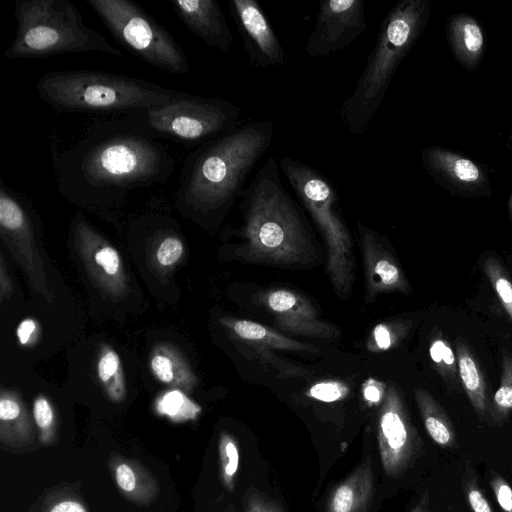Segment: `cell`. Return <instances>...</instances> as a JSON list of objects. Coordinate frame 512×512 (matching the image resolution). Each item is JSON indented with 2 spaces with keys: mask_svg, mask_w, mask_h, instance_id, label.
<instances>
[{
  "mask_svg": "<svg viewBox=\"0 0 512 512\" xmlns=\"http://www.w3.org/2000/svg\"><path fill=\"white\" fill-rule=\"evenodd\" d=\"M48 147L59 193L103 213L133 192L165 184L176 163L141 113L97 119L65 138L52 129Z\"/></svg>",
  "mask_w": 512,
  "mask_h": 512,
  "instance_id": "cell-1",
  "label": "cell"
},
{
  "mask_svg": "<svg viewBox=\"0 0 512 512\" xmlns=\"http://www.w3.org/2000/svg\"><path fill=\"white\" fill-rule=\"evenodd\" d=\"M274 123L257 120L198 145L183 161L176 207L203 221L220 218L240 198L246 180L271 146Z\"/></svg>",
  "mask_w": 512,
  "mask_h": 512,
  "instance_id": "cell-2",
  "label": "cell"
},
{
  "mask_svg": "<svg viewBox=\"0 0 512 512\" xmlns=\"http://www.w3.org/2000/svg\"><path fill=\"white\" fill-rule=\"evenodd\" d=\"M269 157L240 196L244 240L237 254L248 262L302 265L315 259L311 233Z\"/></svg>",
  "mask_w": 512,
  "mask_h": 512,
  "instance_id": "cell-3",
  "label": "cell"
},
{
  "mask_svg": "<svg viewBox=\"0 0 512 512\" xmlns=\"http://www.w3.org/2000/svg\"><path fill=\"white\" fill-rule=\"evenodd\" d=\"M431 12L428 0H400L383 18L354 90L339 108L350 134L360 136L368 129L398 67L425 30Z\"/></svg>",
  "mask_w": 512,
  "mask_h": 512,
  "instance_id": "cell-4",
  "label": "cell"
},
{
  "mask_svg": "<svg viewBox=\"0 0 512 512\" xmlns=\"http://www.w3.org/2000/svg\"><path fill=\"white\" fill-rule=\"evenodd\" d=\"M36 91L57 113L109 117L142 113L186 94L143 79L90 70L49 72L37 81Z\"/></svg>",
  "mask_w": 512,
  "mask_h": 512,
  "instance_id": "cell-5",
  "label": "cell"
},
{
  "mask_svg": "<svg viewBox=\"0 0 512 512\" xmlns=\"http://www.w3.org/2000/svg\"><path fill=\"white\" fill-rule=\"evenodd\" d=\"M14 16L16 35L4 51L8 60L86 52L123 55L87 26L79 9L68 0H17Z\"/></svg>",
  "mask_w": 512,
  "mask_h": 512,
  "instance_id": "cell-6",
  "label": "cell"
},
{
  "mask_svg": "<svg viewBox=\"0 0 512 512\" xmlns=\"http://www.w3.org/2000/svg\"><path fill=\"white\" fill-rule=\"evenodd\" d=\"M279 167L326 242L327 272L334 290L339 297H348L354 280L352 241L334 185L311 165L290 156H283Z\"/></svg>",
  "mask_w": 512,
  "mask_h": 512,
  "instance_id": "cell-7",
  "label": "cell"
},
{
  "mask_svg": "<svg viewBox=\"0 0 512 512\" xmlns=\"http://www.w3.org/2000/svg\"><path fill=\"white\" fill-rule=\"evenodd\" d=\"M116 42L147 64L170 74L189 72L186 54L173 36L130 0H86Z\"/></svg>",
  "mask_w": 512,
  "mask_h": 512,
  "instance_id": "cell-8",
  "label": "cell"
},
{
  "mask_svg": "<svg viewBox=\"0 0 512 512\" xmlns=\"http://www.w3.org/2000/svg\"><path fill=\"white\" fill-rule=\"evenodd\" d=\"M240 114V108L227 99L186 93L141 116L159 137L200 145L237 128Z\"/></svg>",
  "mask_w": 512,
  "mask_h": 512,
  "instance_id": "cell-9",
  "label": "cell"
},
{
  "mask_svg": "<svg viewBox=\"0 0 512 512\" xmlns=\"http://www.w3.org/2000/svg\"><path fill=\"white\" fill-rule=\"evenodd\" d=\"M0 237L24 269L34 291L46 301L53 300L47 275L37 248L35 223L24 197L0 177Z\"/></svg>",
  "mask_w": 512,
  "mask_h": 512,
  "instance_id": "cell-10",
  "label": "cell"
},
{
  "mask_svg": "<svg viewBox=\"0 0 512 512\" xmlns=\"http://www.w3.org/2000/svg\"><path fill=\"white\" fill-rule=\"evenodd\" d=\"M382 467L387 476H401L422 451V440L413 426L399 392L389 387L377 423Z\"/></svg>",
  "mask_w": 512,
  "mask_h": 512,
  "instance_id": "cell-11",
  "label": "cell"
},
{
  "mask_svg": "<svg viewBox=\"0 0 512 512\" xmlns=\"http://www.w3.org/2000/svg\"><path fill=\"white\" fill-rule=\"evenodd\" d=\"M366 30L364 0H321L304 49L312 58L325 57L348 47Z\"/></svg>",
  "mask_w": 512,
  "mask_h": 512,
  "instance_id": "cell-12",
  "label": "cell"
},
{
  "mask_svg": "<svg viewBox=\"0 0 512 512\" xmlns=\"http://www.w3.org/2000/svg\"><path fill=\"white\" fill-rule=\"evenodd\" d=\"M72 235L75 248L100 291L115 301L125 297L129 280L115 247L80 213L72 220Z\"/></svg>",
  "mask_w": 512,
  "mask_h": 512,
  "instance_id": "cell-13",
  "label": "cell"
},
{
  "mask_svg": "<svg viewBox=\"0 0 512 512\" xmlns=\"http://www.w3.org/2000/svg\"><path fill=\"white\" fill-rule=\"evenodd\" d=\"M228 4L250 65L255 68L286 66L285 50L261 5L255 0H229Z\"/></svg>",
  "mask_w": 512,
  "mask_h": 512,
  "instance_id": "cell-14",
  "label": "cell"
},
{
  "mask_svg": "<svg viewBox=\"0 0 512 512\" xmlns=\"http://www.w3.org/2000/svg\"><path fill=\"white\" fill-rule=\"evenodd\" d=\"M421 162L430 177L448 191L463 196H483L491 191L484 170L473 160L449 149L430 146Z\"/></svg>",
  "mask_w": 512,
  "mask_h": 512,
  "instance_id": "cell-15",
  "label": "cell"
},
{
  "mask_svg": "<svg viewBox=\"0 0 512 512\" xmlns=\"http://www.w3.org/2000/svg\"><path fill=\"white\" fill-rule=\"evenodd\" d=\"M261 301L272 312L276 325L282 330L317 338L339 335V330L321 321L311 302L295 291L271 290L262 296Z\"/></svg>",
  "mask_w": 512,
  "mask_h": 512,
  "instance_id": "cell-16",
  "label": "cell"
},
{
  "mask_svg": "<svg viewBox=\"0 0 512 512\" xmlns=\"http://www.w3.org/2000/svg\"><path fill=\"white\" fill-rule=\"evenodd\" d=\"M172 9L188 30L224 54H229L234 37L225 15L215 0H170Z\"/></svg>",
  "mask_w": 512,
  "mask_h": 512,
  "instance_id": "cell-17",
  "label": "cell"
},
{
  "mask_svg": "<svg viewBox=\"0 0 512 512\" xmlns=\"http://www.w3.org/2000/svg\"><path fill=\"white\" fill-rule=\"evenodd\" d=\"M357 226L368 297L373 299L380 293L404 291L405 278L395 260L384 249L380 236L362 223H358Z\"/></svg>",
  "mask_w": 512,
  "mask_h": 512,
  "instance_id": "cell-18",
  "label": "cell"
},
{
  "mask_svg": "<svg viewBox=\"0 0 512 512\" xmlns=\"http://www.w3.org/2000/svg\"><path fill=\"white\" fill-rule=\"evenodd\" d=\"M109 467L119 492L130 502L149 506L158 497L159 484L155 476L140 462L111 453Z\"/></svg>",
  "mask_w": 512,
  "mask_h": 512,
  "instance_id": "cell-19",
  "label": "cell"
},
{
  "mask_svg": "<svg viewBox=\"0 0 512 512\" xmlns=\"http://www.w3.org/2000/svg\"><path fill=\"white\" fill-rule=\"evenodd\" d=\"M375 495L371 457L368 456L330 493L326 512H367Z\"/></svg>",
  "mask_w": 512,
  "mask_h": 512,
  "instance_id": "cell-20",
  "label": "cell"
},
{
  "mask_svg": "<svg viewBox=\"0 0 512 512\" xmlns=\"http://www.w3.org/2000/svg\"><path fill=\"white\" fill-rule=\"evenodd\" d=\"M447 37L451 51L466 70H476L485 49V37L479 22L471 15L458 13L447 21Z\"/></svg>",
  "mask_w": 512,
  "mask_h": 512,
  "instance_id": "cell-21",
  "label": "cell"
},
{
  "mask_svg": "<svg viewBox=\"0 0 512 512\" xmlns=\"http://www.w3.org/2000/svg\"><path fill=\"white\" fill-rule=\"evenodd\" d=\"M35 440V429L20 395L9 389L0 394V441L3 445L21 450Z\"/></svg>",
  "mask_w": 512,
  "mask_h": 512,
  "instance_id": "cell-22",
  "label": "cell"
},
{
  "mask_svg": "<svg viewBox=\"0 0 512 512\" xmlns=\"http://www.w3.org/2000/svg\"><path fill=\"white\" fill-rule=\"evenodd\" d=\"M150 368L162 383L188 393L194 390L198 382L185 358L169 344L155 347L150 357Z\"/></svg>",
  "mask_w": 512,
  "mask_h": 512,
  "instance_id": "cell-23",
  "label": "cell"
},
{
  "mask_svg": "<svg viewBox=\"0 0 512 512\" xmlns=\"http://www.w3.org/2000/svg\"><path fill=\"white\" fill-rule=\"evenodd\" d=\"M220 322L240 340L272 349L316 352L311 345L292 340L262 324L232 318H222Z\"/></svg>",
  "mask_w": 512,
  "mask_h": 512,
  "instance_id": "cell-24",
  "label": "cell"
},
{
  "mask_svg": "<svg viewBox=\"0 0 512 512\" xmlns=\"http://www.w3.org/2000/svg\"><path fill=\"white\" fill-rule=\"evenodd\" d=\"M416 400L430 438L442 447L455 449L456 434L444 410L429 393L422 389L416 391Z\"/></svg>",
  "mask_w": 512,
  "mask_h": 512,
  "instance_id": "cell-25",
  "label": "cell"
},
{
  "mask_svg": "<svg viewBox=\"0 0 512 512\" xmlns=\"http://www.w3.org/2000/svg\"><path fill=\"white\" fill-rule=\"evenodd\" d=\"M98 381L110 401L123 402L126 398V382L119 354L113 347L103 344L96 364Z\"/></svg>",
  "mask_w": 512,
  "mask_h": 512,
  "instance_id": "cell-26",
  "label": "cell"
},
{
  "mask_svg": "<svg viewBox=\"0 0 512 512\" xmlns=\"http://www.w3.org/2000/svg\"><path fill=\"white\" fill-rule=\"evenodd\" d=\"M458 367L469 399L479 417L483 418L487 412L484 384L473 358L464 348L458 350Z\"/></svg>",
  "mask_w": 512,
  "mask_h": 512,
  "instance_id": "cell-27",
  "label": "cell"
},
{
  "mask_svg": "<svg viewBox=\"0 0 512 512\" xmlns=\"http://www.w3.org/2000/svg\"><path fill=\"white\" fill-rule=\"evenodd\" d=\"M156 410L174 422L194 419L201 407L187 397L180 389H171L162 394L156 402Z\"/></svg>",
  "mask_w": 512,
  "mask_h": 512,
  "instance_id": "cell-28",
  "label": "cell"
},
{
  "mask_svg": "<svg viewBox=\"0 0 512 512\" xmlns=\"http://www.w3.org/2000/svg\"><path fill=\"white\" fill-rule=\"evenodd\" d=\"M220 479L224 488L233 492L239 469V446L233 435L222 431L218 441Z\"/></svg>",
  "mask_w": 512,
  "mask_h": 512,
  "instance_id": "cell-29",
  "label": "cell"
},
{
  "mask_svg": "<svg viewBox=\"0 0 512 512\" xmlns=\"http://www.w3.org/2000/svg\"><path fill=\"white\" fill-rule=\"evenodd\" d=\"M33 418L39 433V441L44 445L54 444L57 437V417L49 399L39 394L33 402Z\"/></svg>",
  "mask_w": 512,
  "mask_h": 512,
  "instance_id": "cell-30",
  "label": "cell"
},
{
  "mask_svg": "<svg viewBox=\"0 0 512 512\" xmlns=\"http://www.w3.org/2000/svg\"><path fill=\"white\" fill-rule=\"evenodd\" d=\"M512 410V365L505 363L502 383L494 394L491 415L495 421H503Z\"/></svg>",
  "mask_w": 512,
  "mask_h": 512,
  "instance_id": "cell-31",
  "label": "cell"
},
{
  "mask_svg": "<svg viewBox=\"0 0 512 512\" xmlns=\"http://www.w3.org/2000/svg\"><path fill=\"white\" fill-rule=\"evenodd\" d=\"M42 512H89L80 498L70 491H58L44 501Z\"/></svg>",
  "mask_w": 512,
  "mask_h": 512,
  "instance_id": "cell-32",
  "label": "cell"
},
{
  "mask_svg": "<svg viewBox=\"0 0 512 512\" xmlns=\"http://www.w3.org/2000/svg\"><path fill=\"white\" fill-rule=\"evenodd\" d=\"M462 483L469 506L473 512H494L480 490L474 470L470 467L469 463L465 466Z\"/></svg>",
  "mask_w": 512,
  "mask_h": 512,
  "instance_id": "cell-33",
  "label": "cell"
},
{
  "mask_svg": "<svg viewBox=\"0 0 512 512\" xmlns=\"http://www.w3.org/2000/svg\"><path fill=\"white\" fill-rule=\"evenodd\" d=\"M184 252V245L181 239L174 234H165L157 246L156 260L162 267L175 265Z\"/></svg>",
  "mask_w": 512,
  "mask_h": 512,
  "instance_id": "cell-34",
  "label": "cell"
},
{
  "mask_svg": "<svg viewBox=\"0 0 512 512\" xmlns=\"http://www.w3.org/2000/svg\"><path fill=\"white\" fill-rule=\"evenodd\" d=\"M489 276L501 302L512 319V283L505 277L498 265L491 260L485 264Z\"/></svg>",
  "mask_w": 512,
  "mask_h": 512,
  "instance_id": "cell-35",
  "label": "cell"
},
{
  "mask_svg": "<svg viewBox=\"0 0 512 512\" xmlns=\"http://www.w3.org/2000/svg\"><path fill=\"white\" fill-rule=\"evenodd\" d=\"M349 388L338 381H323L309 389V396L323 402H335L347 396Z\"/></svg>",
  "mask_w": 512,
  "mask_h": 512,
  "instance_id": "cell-36",
  "label": "cell"
},
{
  "mask_svg": "<svg viewBox=\"0 0 512 512\" xmlns=\"http://www.w3.org/2000/svg\"><path fill=\"white\" fill-rule=\"evenodd\" d=\"M243 512H284L281 506L255 489L247 491Z\"/></svg>",
  "mask_w": 512,
  "mask_h": 512,
  "instance_id": "cell-37",
  "label": "cell"
},
{
  "mask_svg": "<svg viewBox=\"0 0 512 512\" xmlns=\"http://www.w3.org/2000/svg\"><path fill=\"white\" fill-rule=\"evenodd\" d=\"M491 489L504 512H512V488L507 481L497 474L490 479Z\"/></svg>",
  "mask_w": 512,
  "mask_h": 512,
  "instance_id": "cell-38",
  "label": "cell"
},
{
  "mask_svg": "<svg viewBox=\"0 0 512 512\" xmlns=\"http://www.w3.org/2000/svg\"><path fill=\"white\" fill-rule=\"evenodd\" d=\"M40 325L31 317H27L22 320L16 330V336L18 342L25 347H31L35 345L40 337Z\"/></svg>",
  "mask_w": 512,
  "mask_h": 512,
  "instance_id": "cell-39",
  "label": "cell"
},
{
  "mask_svg": "<svg viewBox=\"0 0 512 512\" xmlns=\"http://www.w3.org/2000/svg\"><path fill=\"white\" fill-rule=\"evenodd\" d=\"M430 356L435 363L443 362L447 366H452L455 362V356L451 348L441 339L435 340L430 347Z\"/></svg>",
  "mask_w": 512,
  "mask_h": 512,
  "instance_id": "cell-40",
  "label": "cell"
},
{
  "mask_svg": "<svg viewBox=\"0 0 512 512\" xmlns=\"http://www.w3.org/2000/svg\"><path fill=\"white\" fill-rule=\"evenodd\" d=\"M385 396V389L383 384L374 379H369L363 385V398L370 406L382 403Z\"/></svg>",
  "mask_w": 512,
  "mask_h": 512,
  "instance_id": "cell-41",
  "label": "cell"
},
{
  "mask_svg": "<svg viewBox=\"0 0 512 512\" xmlns=\"http://www.w3.org/2000/svg\"><path fill=\"white\" fill-rule=\"evenodd\" d=\"M13 293V286L6 270L3 255L0 254V300L1 303L10 298Z\"/></svg>",
  "mask_w": 512,
  "mask_h": 512,
  "instance_id": "cell-42",
  "label": "cell"
},
{
  "mask_svg": "<svg viewBox=\"0 0 512 512\" xmlns=\"http://www.w3.org/2000/svg\"><path fill=\"white\" fill-rule=\"evenodd\" d=\"M373 341L378 349H388L392 344V336L388 327L378 324L373 330Z\"/></svg>",
  "mask_w": 512,
  "mask_h": 512,
  "instance_id": "cell-43",
  "label": "cell"
},
{
  "mask_svg": "<svg viewBox=\"0 0 512 512\" xmlns=\"http://www.w3.org/2000/svg\"><path fill=\"white\" fill-rule=\"evenodd\" d=\"M429 500V492L425 491L418 502L414 505L411 512H435L430 508Z\"/></svg>",
  "mask_w": 512,
  "mask_h": 512,
  "instance_id": "cell-44",
  "label": "cell"
},
{
  "mask_svg": "<svg viewBox=\"0 0 512 512\" xmlns=\"http://www.w3.org/2000/svg\"><path fill=\"white\" fill-rule=\"evenodd\" d=\"M223 512H235L234 505L229 504L228 507Z\"/></svg>",
  "mask_w": 512,
  "mask_h": 512,
  "instance_id": "cell-45",
  "label": "cell"
},
{
  "mask_svg": "<svg viewBox=\"0 0 512 512\" xmlns=\"http://www.w3.org/2000/svg\"><path fill=\"white\" fill-rule=\"evenodd\" d=\"M508 203H509V209H510L511 214H512V194L509 197V202Z\"/></svg>",
  "mask_w": 512,
  "mask_h": 512,
  "instance_id": "cell-46",
  "label": "cell"
},
{
  "mask_svg": "<svg viewBox=\"0 0 512 512\" xmlns=\"http://www.w3.org/2000/svg\"><path fill=\"white\" fill-rule=\"evenodd\" d=\"M510 140H511V143H512V126H511Z\"/></svg>",
  "mask_w": 512,
  "mask_h": 512,
  "instance_id": "cell-47",
  "label": "cell"
}]
</instances>
